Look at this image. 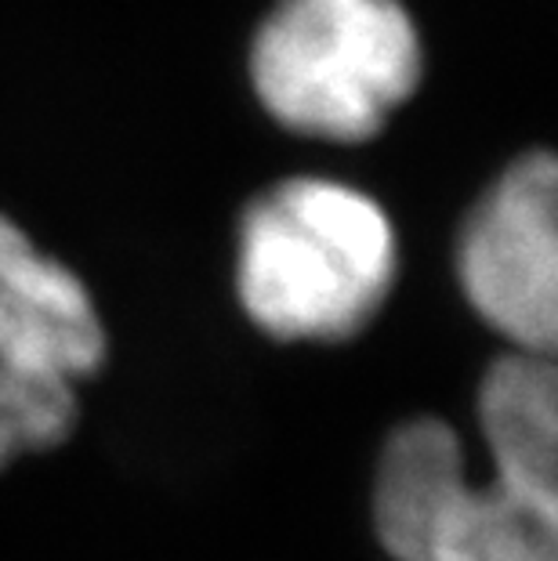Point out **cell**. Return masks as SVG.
Instances as JSON below:
<instances>
[{
	"instance_id": "3",
	"label": "cell",
	"mask_w": 558,
	"mask_h": 561,
	"mask_svg": "<svg viewBox=\"0 0 558 561\" xmlns=\"http://www.w3.org/2000/svg\"><path fill=\"white\" fill-rule=\"evenodd\" d=\"M374 525L396 561H558V507L501 479L471 485L460 438L439 416L388 435L374 479Z\"/></svg>"
},
{
	"instance_id": "5",
	"label": "cell",
	"mask_w": 558,
	"mask_h": 561,
	"mask_svg": "<svg viewBox=\"0 0 558 561\" xmlns=\"http://www.w3.org/2000/svg\"><path fill=\"white\" fill-rule=\"evenodd\" d=\"M105 352L88 286L0 214V366L52 369L80 385L99 374Z\"/></svg>"
},
{
	"instance_id": "6",
	"label": "cell",
	"mask_w": 558,
	"mask_h": 561,
	"mask_svg": "<svg viewBox=\"0 0 558 561\" xmlns=\"http://www.w3.org/2000/svg\"><path fill=\"white\" fill-rule=\"evenodd\" d=\"M479 424L493 479L558 507V388L551 355L508 352L479 385Z\"/></svg>"
},
{
	"instance_id": "1",
	"label": "cell",
	"mask_w": 558,
	"mask_h": 561,
	"mask_svg": "<svg viewBox=\"0 0 558 561\" xmlns=\"http://www.w3.org/2000/svg\"><path fill=\"white\" fill-rule=\"evenodd\" d=\"M399 272L388 210L334 178H287L247 203L236 294L276 341H352L385 308Z\"/></svg>"
},
{
	"instance_id": "4",
	"label": "cell",
	"mask_w": 558,
	"mask_h": 561,
	"mask_svg": "<svg viewBox=\"0 0 558 561\" xmlns=\"http://www.w3.org/2000/svg\"><path fill=\"white\" fill-rule=\"evenodd\" d=\"M468 305L512 352L551 355L558 333V163L519 157L475 203L457 240Z\"/></svg>"
},
{
	"instance_id": "7",
	"label": "cell",
	"mask_w": 558,
	"mask_h": 561,
	"mask_svg": "<svg viewBox=\"0 0 558 561\" xmlns=\"http://www.w3.org/2000/svg\"><path fill=\"white\" fill-rule=\"evenodd\" d=\"M77 380L52 369L0 366V471L77 432Z\"/></svg>"
},
{
	"instance_id": "2",
	"label": "cell",
	"mask_w": 558,
	"mask_h": 561,
	"mask_svg": "<svg viewBox=\"0 0 558 561\" xmlns=\"http://www.w3.org/2000/svg\"><path fill=\"white\" fill-rule=\"evenodd\" d=\"M421 73V37L399 0H280L251 47L269 116L323 141L374 138Z\"/></svg>"
}]
</instances>
